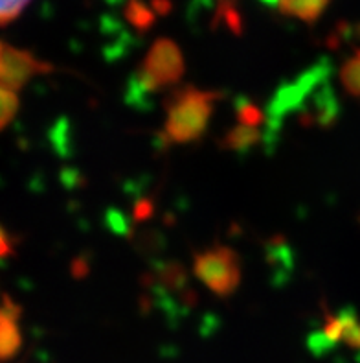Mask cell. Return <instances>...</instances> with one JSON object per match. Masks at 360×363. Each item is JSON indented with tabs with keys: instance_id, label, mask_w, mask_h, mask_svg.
I'll return each instance as SVG.
<instances>
[{
	"instance_id": "6da1fadb",
	"label": "cell",
	"mask_w": 360,
	"mask_h": 363,
	"mask_svg": "<svg viewBox=\"0 0 360 363\" xmlns=\"http://www.w3.org/2000/svg\"><path fill=\"white\" fill-rule=\"evenodd\" d=\"M219 100H223V92L219 91H206L195 85L171 89L164 100V144L184 146L201 140Z\"/></svg>"
},
{
	"instance_id": "7a4b0ae2",
	"label": "cell",
	"mask_w": 360,
	"mask_h": 363,
	"mask_svg": "<svg viewBox=\"0 0 360 363\" xmlns=\"http://www.w3.org/2000/svg\"><path fill=\"white\" fill-rule=\"evenodd\" d=\"M184 72H186V65L180 46L169 37H160L151 45L146 57L138 67L132 78V89H138L141 94L166 91L175 87L182 79Z\"/></svg>"
},
{
	"instance_id": "3957f363",
	"label": "cell",
	"mask_w": 360,
	"mask_h": 363,
	"mask_svg": "<svg viewBox=\"0 0 360 363\" xmlns=\"http://www.w3.org/2000/svg\"><path fill=\"white\" fill-rule=\"evenodd\" d=\"M193 273L214 295L226 299L241 284V258L228 245H214L193 257Z\"/></svg>"
},
{
	"instance_id": "277c9868",
	"label": "cell",
	"mask_w": 360,
	"mask_h": 363,
	"mask_svg": "<svg viewBox=\"0 0 360 363\" xmlns=\"http://www.w3.org/2000/svg\"><path fill=\"white\" fill-rule=\"evenodd\" d=\"M331 72L327 61H320L315 67H310L303 74H300L296 79H292L287 85L276 91L274 98L270 100L269 107H267V118H269V140L270 144L274 143V135L278 133V128L281 124V120L294 109H300L306 104L307 98L310 96V92L315 91L318 85L327 82V76Z\"/></svg>"
},
{
	"instance_id": "5b68a950",
	"label": "cell",
	"mask_w": 360,
	"mask_h": 363,
	"mask_svg": "<svg viewBox=\"0 0 360 363\" xmlns=\"http://www.w3.org/2000/svg\"><path fill=\"white\" fill-rule=\"evenodd\" d=\"M54 65L37 60L32 52L0 41V85L9 91H21L30 79L54 72Z\"/></svg>"
},
{
	"instance_id": "8992f818",
	"label": "cell",
	"mask_w": 360,
	"mask_h": 363,
	"mask_svg": "<svg viewBox=\"0 0 360 363\" xmlns=\"http://www.w3.org/2000/svg\"><path fill=\"white\" fill-rule=\"evenodd\" d=\"M338 115H340V107H338L337 94L329 87V83L324 82L310 92L306 104L300 107L298 120L303 128L331 129L337 124Z\"/></svg>"
},
{
	"instance_id": "52a82bcc",
	"label": "cell",
	"mask_w": 360,
	"mask_h": 363,
	"mask_svg": "<svg viewBox=\"0 0 360 363\" xmlns=\"http://www.w3.org/2000/svg\"><path fill=\"white\" fill-rule=\"evenodd\" d=\"M267 140V135L261 131V128H248V125H236L228 129L226 135L219 140V147L224 152L246 153L252 147L260 146Z\"/></svg>"
},
{
	"instance_id": "ba28073f",
	"label": "cell",
	"mask_w": 360,
	"mask_h": 363,
	"mask_svg": "<svg viewBox=\"0 0 360 363\" xmlns=\"http://www.w3.org/2000/svg\"><path fill=\"white\" fill-rule=\"evenodd\" d=\"M329 4L331 0H279L278 13L294 17L301 23L315 24L324 15Z\"/></svg>"
},
{
	"instance_id": "9c48e42d",
	"label": "cell",
	"mask_w": 360,
	"mask_h": 363,
	"mask_svg": "<svg viewBox=\"0 0 360 363\" xmlns=\"http://www.w3.org/2000/svg\"><path fill=\"white\" fill-rule=\"evenodd\" d=\"M123 17L137 32L144 33L155 26L158 15L155 13L153 6L146 4L144 0H127L123 6Z\"/></svg>"
},
{
	"instance_id": "30bf717a",
	"label": "cell",
	"mask_w": 360,
	"mask_h": 363,
	"mask_svg": "<svg viewBox=\"0 0 360 363\" xmlns=\"http://www.w3.org/2000/svg\"><path fill=\"white\" fill-rule=\"evenodd\" d=\"M156 284H160L166 290H171L175 294H187V272L182 264L168 262L158 267V272L153 275Z\"/></svg>"
},
{
	"instance_id": "8fae6325",
	"label": "cell",
	"mask_w": 360,
	"mask_h": 363,
	"mask_svg": "<svg viewBox=\"0 0 360 363\" xmlns=\"http://www.w3.org/2000/svg\"><path fill=\"white\" fill-rule=\"evenodd\" d=\"M338 79L349 96L360 100V46L342 63Z\"/></svg>"
},
{
	"instance_id": "7c38bea8",
	"label": "cell",
	"mask_w": 360,
	"mask_h": 363,
	"mask_svg": "<svg viewBox=\"0 0 360 363\" xmlns=\"http://www.w3.org/2000/svg\"><path fill=\"white\" fill-rule=\"evenodd\" d=\"M236 116H238L239 124L248 125V128H261V125L269 122L267 111L257 106L255 101L248 100V98H238V101H236Z\"/></svg>"
},
{
	"instance_id": "4fadbf2b",
	"label": "cell",
	"mask_w": 360,
	"mask_h": 363,
	"mask_svg": "<svg viewBox=\"0 0 360 363\" xmlns=\"http://www.w3.org/2000/svg\"><path fill=\"white\" fill-rule=\"evenodd\" d=\"M18 106H21V100H18L17 92L0 85V131H4L13 122Z\"/></svg>"
},
{
	"instance_id": "5bb4252c",
	"label": "cell",
	"mask_w": 360,
	"mask_h": 363,
	"mask_svg": "<svg viewBox=\"0 0 360 363\" xmlns=\"http://www.w3.org/2000/svg\"><path fill=\"white\" fill-rule=\"evenodd\" d=\"M30 0H0V26H6L23 13Z\"/></svg>"
},
{
	"instance_id": "9a60e30c",
	"label": "cell",
	"mask_w": 360,
	"mask_h": 363,
	"mask_svg": "<svg viewBox=\"0 0 360 363\" xmlns=\"http://www.w3.org/2000/svg\"><path fill=\"white\" fill-rule=\"evenodd\" d=\"M18 318H21V306H17L9 297H4V304L0 306V336H2L4 328L9 325V321Z\"/></svg>"
},
{
	"instance_id": "2e32d148",
	"label": "cell",
	"mask_w": 360,
	"mask_h": 363,
	"mask_svg": "<svg viewBox=\"0 0 360 363\" xmlns=\"http://www.w3.org/2000/svg\"><path fill=\"white\" fill-rule=\"evenodd\" d=\"M153 212H155L153 201L151 199H141L132 208V218H134V221H146L153 216Z\"/></svg>"
},
{
	"instance_id": "e0dca14e",
	"label": "cell",
	"mask_w": 360,
	"mask_h": 363,
	"mask_svg": "<svg viewBox=\"0 0 360 363\" xmlns=\"http://www.w3.org/2000/svg\"><path fill=\"white\" fill-rule=\"evenodd\" d=\"M13 253H15L13 236L9 235L4 227H0V260L13 257Z\"/></svg>"
},
{
	"instance_id": "ac0fdd59",
	"label": "cell",
	"mask_w": 360,
	"mask_h": 363,
	"mask_svg": "<svg viewBox=\"0 0 360 363\" xmlns=\"http://www.w3.org/2000/svg\"><path fill=\"white\" fill-rule=\"evenodd\" d=\"M151 6L155 9L156 15H168L171 13V9H173V4H171V0H151Z\"/></svg>"
},
{
	"instance_id": "d6986e66",
	"label": "cell",
	"mask_w": 360,
	"mask_h": 363,
	"mask_svg": "<svg viewBox=\"0 0 360 363\" xmlns=\"http://www.w3.org/2000/svg\"><path fill=\"white\" fill-rule=\"evenodd\" d=\"M88 273V266L85 260H81V258H78V260H74L72 264V275L78 277V279H83V277L87 275Z\"/></svg>"
},
{
	"instance_id": "ffe728a7",
	"label": "cell",
	"mask_w": 360,
	"mask_h": 363,
	"mask_svg": "<svg viewBox=\"0 0 360 363\" xmlns=\"http://www.w3.org/2000/svg\"><path fill=\"white\" fill-rule=\"evenodd\" d=\"M261 2L267 6H278L279 4V0H261Z\"/></svg>"
}]
</instances>
